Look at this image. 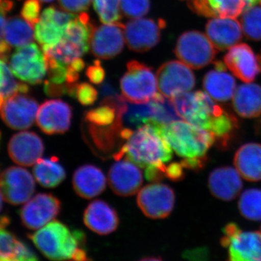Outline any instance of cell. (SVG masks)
Masks as SVG:
<instances>
[{"mask_svg":"<svg viewBox=\"0 0 261 261\" xmlns=\"http://www.w3.org/2000/svg\"><path fill=\"white\" fill-rule=\"evenodd\" d=\"M3 105H4V96L0 92V110L3 108Z\"/></svg>","mask_w":261,"mask_h":261,"instance_id":"obj_52","label":"cell"},{"mask_svg":"<svg viewBox=\"0 0 261 261\" xmlns=\"http://www.w3.org/2000/svg\"><path fill=\"white\" fill-rule=\"evenodd\" d=\"M1 2H2V0H0V3H1Z\"/></svg>","mask_w":261,"mask_h":261,"instance_id":"obj_58","label":"cell"},{"mask_svg":"<svg viewBox=\"0 0 261 261\" xmlns=\"http://www.w3.org/2000/svg\"><path fill=\"white\" fill-rule=\"evenodd\" d=\"M126 67V72L120 82L122 96L135 104L150 102L159 94L153 70L137 61L128 62Z\"/></svg>","mask_w":261,"mask_h":261,"instance_id":"obj_6","label":"cell"},{"mask_svg":"<svg viewBox=\"0 0 261 261\" xmlns=\"http://www.w3.org/2000/svg\"><path fill=\"white\" fill-rule=\"evenodd\" d=\"M72 85L73 84L67 83L65 84H53L47 80L44 82V91L47 96L51 97H61L65 94L69 95Z\"/></svg>","mask_w":261,"mask_h":261,"instance_id":"obj_42","label":"cell"},{"mask_svg":"<svg viewBox=\"0 0 261 261\" xmlns=\"http://www.w3.org/2000/svg\"><path fill=\"white\" fill-rule=\"evenodd\" d=\"M203 87L213 99L226 102L233 97L236 91V82L226 69L211 70L203 79Z\"/></svg>","mask_w":261,"mask_h":261,"instance_id":"obj_29","label":"cell"},{"mask_svg":"<svg viewBox=\"0 0 261 261\" xmlns=\"http://www.w3.org/2000/svg\"><path fill=\"white\" fill-rule=\"evenodd\" d=\"M138 261H164V260H163V259L160 257L151 256V257H143V258L140 259V260H138Z\"/></svg>","mask_w":261,"mask_h":261,"instance_id":"obj_50","label":"cell"},{"mask_svg":"<svg viewBox=\"0 0 261 261\" xmlns=\"http://www.w3.org/2000/svg\"><path fill=\"white\" fill-rule=\"evenodd\" d=\"M260 232H261V227H260Z\"/></svg>","mask_w":261,"mask_h":261,"instance_id":"obj_59","label":"cell"},{"mask_svg":"<svg viewBox=\"0 0 261 261\" xmlns=\"http://www.w3.org/2000/svg\"><path fill=\"white\" fill-rule=\"evenodd\" d=\"M171 99L180 118L210 132L221 147H227L239 128L238 118L232 113L202 91L185 92Z\"/></svg>","mask_w":261,"mask_h":261,"instance_id":"obj_1","label":"cell"},{"mask_svg":"<svg viewBox=\"0 0 261 261\" xmlns=\"http://www.w3.org/2000/svg\"><path fill=\"white\" fill-rule=\"evenodd\" d=\"M100 93L104 98L115 97V96L118 95L116 89L114 88L112 84L108 82H104L101 84Z\"/></svg>","mask_w":261,"mask_h":261,"instance_id":"obj_48","label":"cell"},{"mask_svg":"<svg viewBox=\"0 0 261 261\" xmlns=\"http://www.w3.org/2000/svg\"><path fill=\"white\" fill-rule=\"evenodd\" d=\"M159 125L157 122L150 121L137 127L119 150L113 154V159L119 161L126 157L141 168L156 166L165 173L166 163L172 159V149L161 135Z\"/></svg>","mask_w":261,"mask_h":261,"instance_id":"obj_3","label":"cell"},{"mask_svg":"<svg viewBox=\"0 0 261 261\" xmlns=\"http://www.w3.org/2000/svg\"><path fill=\"white\" fill-rule=\"evenodd\" d=\"M38 102L27 94L7 98L0 110V117L13 130H25L33 126L38 112Z\"/></svg>","mask_w":261,"mask_h":261,"instance_id":"obj_16","label":"cell"},{"mask_svg":"<svg viewBox=\"0 0 261 261\" xmlns=\"http://www.w3.org/2000/svg\"><path fill=\"white\" fill-rule=\"evenodd\" d=\"M84 224L99 235H108L116 231L120 219L114 207L108 202L96 200L91 202L84 213Z\"/></svg>","mask_w":261,"mask_h":261,"instance_id":"obj_22","label":"cell"},{"mask_svg":"<svg viewBox=\"0 0 261 261\" xmlns=\"http://www.w3.org/2000/svg\"><path fill=\"white\" fill-rule=\"evenodd\" d=\"M10 68L17 78L32 85L42 83L47 72L44 53L34 43L18 47L10 57Z\"/></svg>","mask_w":261,"mask_h":261,"instance_id":"obj_9","label":"cell"},{"mask_svg":"<svg viewBox=\"0 0 261 261\" xmlns=\"http://www.w3.org/2000/svg\"><path fill=\"white\" fill-rule=\"evenodd\" d=\"M242 27L248 39L261 40V7H250L245 10L241 18Z\"/></svg>","mask_w":261,"mask_h":261,"instance_id":"obj_35","label":"cell"},{"mask_svg":"<svg viewBox=\"0 0 261 261\" xmlns=\"http://www.w3.org/2000/svg\"><path fill=\"white\" fill-rule=\"evenodd\" d=\"M15 261H39V259L28 245L20 240Z\"/></svg>","mask_w":261,"mask_h":261,"instance_id":"obj_45","label":"cell"},{"mask_svg":"<svg viewBox=\"0 0 261 261\" xmlns=\"http://www.w3.org/2000/svg\"><path fill=\"white\" fill-rule=\"evenodd\" d=\"M260 0H245V4H246V8H250V7L254 6L258 3ZM245 8V9H246Z\"/></svg>","mask_w":261,"mask_h":261,"instance_id":"obj_51","label":"cell"},{"mask_svg":"<svg viewBox=\"0 0 261 261\" xmlns=\"http://www.w3.org/2000/svg\"><path fill=\"white\" fill-rule=\"evenodd\" d=\"M145 177L147 181L159 183L165 177L164 171L156 166H149L145 168Z\"/></svg>","mask_w":261,"mask_h":261,"instance_id":"obj_47","label":"cell"},{"mask_svg":"<svg viewBox=\"0 0 261 261\" xmlns=\"http://www.w3.org/2000/svg\"><path fill=\"white\" fill-rule=\"evenodd\" d=\"M160 94L172 99L178 94L190 92L195 85V78L190 67L182 62L163 63L157 71Z\"/></svg>","mask_w":261,"mask_h":261,"instance_id":"obj_11","label":"cell"},{"mask_svg":"<svg viewBox=\"0 0 261 261\" xmlns=\"http://www.w3.org/2000/svg\"><path fill=\"white\" fill-rule=\"evenodd\" d=\"M120 2L121 0H93L94 10L102 23H118L121 18Z\"/></svg>","mask_w":261,"mask_h":261,"instance_id":"obj_36","label":"cell"},{"mask_svg":"<svg viewBox=\"0 0 261 261\" xmlns=\"http://www.w3.org/2000/svg\"><path fill=\"white\" fill-rule=\"evenodd\" d=\"M20 240L13 233L0 230V261H15Z\"/></svg>","mask_w":261,"mask_h":261,"instance_id":"obj_37","label":"cell"},{"mask_svg":"<svg viewBox=\"0 0 261 261\" xmlns=\"http://www.w3.org/2000/svg\"><path fill=\"white\" fill-rule=\"evenodd\" d=\"M159 129L171 149L183 159L181 163L184 168L197 171L204 167L207 151L216 142L212 134L180 120L160 124Z\"/></svg>","mask_w":261,"mask_h":261,"instance_id":"obj_4","label":"cell"},{"mask_svg":"<svg viewBox=\"0 0 261 261\" xmlns=\"http://www.w3.org/2000/svg\"><path fill=\"white\" fill-rule=\"evenodd\" d=\"M28 237L49 260H91L86 249L87 237L84 231L71 230L61 221H51Z\"/></svg>","mask_w":261,"mask_h":261,"instance_id":"obj_2","label":"cell"},{"mask_svg":"<svg viewBox=\"0 0 261 261\" xmlns=\"http://www.w3.org/2000/svg\"><path fill=\"white\" fill-rule=\"evenodd\" d=\"M154 116L153 101L142 104H135L127 101V107L123 119L132 126L140 127L153 120Z\"/></svg>","mask_w":261,"mask_h":261,"instance_id":"obj_33","label":"cell"},{"mask_svg":"<svg viewBox=\"0 0 261 261\" xmlns=\"http://www.w3.org/2000/svg\"><path fill=\"white\" fill-rule=\"evenodd\" d=\"M10 224V219L6 216H0V230L3 229Z\"/></svg>","mask_w":261,"mask_h":261,"instance_id":"obj_49","label":"cell"},{"mask_svg":"<svg viewBox=\"0 0 261 261\" xmlns=\"http://www.w3.org/2000/svg\"><path fill=\"white\" fill-rule=\"evenodd\" d=\"M166 27L162 19L139 18L125 25V39L132 51L142 53L155 47L161 39V30Z\"/></svg>","mask_w":261,"mask_h":261,"instance_id":"obj_15","label":"cell"},{"mask_svg":"<svg viewBox=\"0 0 261 261\" xmlns=\"http://www.w3.org/2000/svg\"><path fill=\"white\" fill-rule=\"evenodd\" d=\"M121 10L128 18H141L150 9L149 0H121Z\"/></svg>","mask_w":261,"mask_h":261,"instance_id":"obj_38","label":"cell"},{"mask_svg":"<svg viewBox=\"0 0 261 261\" xmlns=\"http://www.w3.org/2000/svg\"><path fill=\"white\" fill-rule=\"evenodd\" d=\"M221 245L228 249L226 261H261V232L243 231L229 223L223 229Z\"/></svg>","mask_w":261,"mask_h":261,"instance_id":"obj_7","label":"cell"},{"mask_svg":"<svg viewBox=\"0 0 261 261\" xmlns=\"http://www.w3.org/2000/svg\"><path fill=\"white\" fill-rule=\"evenodd\" d=\"M39 1L44 2V3H49V2L53 1V0H39Z\"/></svg>","mask_w":261,"mask_h":261,"instance_id":"obj_54","label":"cell"},{"mask_svg":"<svg viewBox=\"0 0 261 261\" xmlns=\"http://www.w3.org/2000/svg\"><path fill=\"white\" fill-rule=\"evenodd\" d=\"M259 61H260V65H261V53H260V58H259Z\"/></svg>","mask_w":261,"mask_h":261,"instance_id":"obj_55","label":"cell"},{"mask_svg":"<svg viewBox=\"0 0 261 261\" xmlns=\"http://www.w3.org/2000/svg\"><path fill=\"white\" fill-rule=\"evenodd\" d=\"M184 168L181 162L172 163L166 166L165 171V176L169 178L171 181H178L185 177Z\"/></svg>","mask_w":261,"mask_h":261,"instance_id":"obj_46","label":"cell"},{"mask_svg":"<svg viewBox=\"0 0 261 261\" xmlns=\"http://www.w3.org/2000/svg\"><path fill=\"white\" fill-rule=\"evenodd\" d=\"M86 74L92 83L101 84L104 82L106 71L101 65L100 61L97 60L94 62L93 65L88 67Z\"/></svg>","mask_w":261,"mask_h":261,"instance_id":"obj_43","label":"cell"},{"mask_svg":"<svg viewBox=\"0 0 261 261\" xmlns=\"http://www.w3.org/2000/svg\"><path fill=\"white\" fill-rule=\"evenodd\" d=\"M108 182L116 195L129 197L139 192L143 178L140 168L135 163L127 159L119 160L110 168Z\"/></svg>","mask_w":261,"mask_h":261,"instance_id":"obj_19","label":"cell"},{"mask_svg":"<svg viewBox=\"0 0 261 261\" xmlns=\"http://www.w3.org/2000/svg\"><path fill=\"white\" fill-rule=\"evenodd\" d=\"M233 108L242 118H256L261 114V87L256 84L239 86L233 97Z\"/></svg>","mask_w":261,"mask_h":261,"instance_id":"obj_28","label":"cell"},{"mask_svg":"<svg viewBox=\"0 0 261 261\" xmlns=\"http://www.w3.org/2000/svg\"><path fill=\"white\" fill-rule=\"evenodd\" d=\"M67 261H75V260H67Z\"/></svg>","mask_w":261,"mask_h":261,"instance_id":"obj_57","label":"cell"},{"mask_svg":"<svg viewBox=\"0 0 261 261\" xmlns=\"http://www.w3.org/2000/svg\"><path fill=\"white\" fill-rule=\"evenodd\" d=\"M73 187L75 193L84 199H92L102 194L106 188V177L100 168L94 165H84L73 173Z\"/></svg>","mask_w":261,"mask_h":261,"instance_id":"obj_25","label":"cell"},{"mask_svg":"<svg viewBox=\"0 0 261 261\" xmlns=\"http://www.w3.org/2000/svg\"><path fill=\"white\" fill-rule=\"evenodd\" d=\"M125 25L121 23H106L93 27L91 35L92 51L99 59H112L124 47Z\"/></svg>","mask_w":261,"mask_h":261,"instance_id":"obj_17","label":"cell"},{"mask_svg":"<svg viewBox=\"0 0 261 261\" xmlns=\"http://www.w3.org/2000/svg\"><path fill=\"white\" fill-rule=\"evenodd\" d=\"M33 172L38 183L45 188H55L66 178L65 168L56 156L38 160Z\"/></svg>","mask_w":261,"mask_h":261,"instance_id":"obj_30","label":"cell"},{"mask_svg":"<svg viewBox=\"0 0 261 261\" xmlns=\"http://www.w3.org/2000/svg\"><path fill=\"white\" fill-rule=\"evenodd\" d=\"M76 15L62 11L56 7H49L43 11L36 24L35 38L44 48L51 47L61 42L68 25Z\"/></svg>","mask_w":261,"mask_h":261,"instance_id":"obj_14","label":"cell"},{"mask_svg":"<svg viewBox=\"0 0 261 261\" xmlns=\"http://www.w3.org/2000/svg\"><path fill=\"white\" fill-rule=\"evenodd\" d=\"M225 65L239 80L250 83L260 71V65L251 47L246 44H237L224 57Z\"/></svg>","mask_w":261,"mask_h":261,"instance_id":"obj_21","label":"cell"},{"mask_svg":"<svg viewBox=\"0 0 261 261\" xmlns=\"http://www.w3.org/2000/svg\"><path fill=\"white\" fill-rule=\"evenodd\" d=\"M41 4L39 0H27L21 10V15L24 20L34 25L40 18Z\"/></svg>","mask_w":261,"mask_h":261,"instance_id":"obj_40","label":"cell"},{"mask_svg":"<svg viewBox=\"0 0 261 261\" xmlns=\"http://www.w3.org/2000/svg\"><path fill=\"white\" fill-rule=\"evenodd\" d=\"M12 0H3L0 3V45L5 42V30L6 27L7 13L11 11L13 8Z\"/></svg>","mask_w":261,"mask_h":261,"instance_id":"obj_44","label":"cell"},{"mask_svg":"<svg viewBox=\"0 0 261 261\" xmlns=\"http://www.w3.org/2000/svg\"><path fill=\"white\" fill-rule=\"evenodd\" d=\"M93 27L89 15L81 13L70 22L61 42L54 47L42 49L44 57L68 66L88 51Z\"/></svg>","mask_w":261,"mask_h":261,"instance_id":"obj_5","label":"cell"},{"mask_svg":"<svg viewBox=\"0 0 261 261\" xmlns=\"http://www.w3.org/2000/svg\"><path fill=\"white\" fill-rule=\"evenodd\" d=\"M235 166L239 173L249 181L261 180V145L247 143L238 149L234 155Z\"/></svg>","mask_w":261,"mask_h":261,"instance_id":"obj_27","label":"cell"},{"mask_svg":"<svg viewBox=\"0 0 261 261\" xmlns=\"http://www.w3.org/2000/svg\"><path fill=\"white\" fill-rule=\"evenodd\" d=\"M72 117V108L68 103L51 99L42 103L38 110L37 124L46 135H63L69 130Z\"/></svg>","mask_w":261,"mask_h":261,"instance_id":"obj_18","label":"cell"},{"mask_svg":"<svg viewBox=\"0 0 261 261\" xmlns=\"http://www.w3.org/2000/svg\"><path fill=\"white\" fill-rule=\"evenodd\" d=\"M207 37L219 50L233 47L242 39V25L233 18L211 19L206 25Z\"/></svg>","mask_w":261,"mask_h":261,"instance_id":"obj_23","label":"cell"},{"mask_svg":"<svg viewBox=\"0 0 261 261\" xmlns=\"http://www.w3.org/2000/svg\"><path fill=\"white\" fill-rule=\"evenodd\" d=\"M62 9L72 13H84L89 9L91 0H59Z\"/></svg>","mask_w":261,"mask_h":261,"instance_id":"obj_41","label":"cell"},{"mask_svg":"<svg viewBox=\"0 0 261 261\" xmlns=\"http://www.w3.org/2000/svg\"><path fill=\"white\" fill-rule=\"evenodd\" d=\"M175 55L193 69H200L214 61L217 51L205 34L197 31L182 34L178 39Z\"/></svg>","mask_w":261,"mask_h":261,"instance_id":"obj_8","label":"cell"},{"mask_svg":"<svg viewBox=\"0 0 261 261\" xmlns=\"http://www.w3.org/2000/svg\"><path fill=\"white\" fill-rule=\"evenodd\" d=\"M176 196L171 187L160 183L147 185L139 192L137 202L144 215L152 219H163L171 215Z\"/></svg>","mask_w":261,"mask_h":261,"instance_id":"obj_10","label":"cell"},{"mask_svg":"<svg viewBox=\"0 0 261 261\" xmlns=\"http://www.w3.org/2000/svg\"><path fill=\"white\" fill-rule=\"evenodd\" d=\"M2 208H3V195L0 193V211H1Z\"/></svg>","mask_w":261,"mask_h":261,"instance_id":"obj_53","label":"cell"},{"mask_svg":"<svg viewBox=\"0 0 261 261\" xmlns=\"http://www.w3.org/2000/svg\"><path fill=\"white\" fill-rule=\"evenodd\" d=\"M84 106H92L98 98L97 89L88 83L75 84L72 97Z\"/></svg>","mask_w":261,"mask_h":261,"instance_id":"obj_39","label":"cell"},{"mask_svg":"<svg viewBox=\"0 0 261 261\" xmlns=\"http://www.w3.org/2000/svg\"><path fill=\"white\" fill-rule=\"evenodd\" d=\"M61 211V202L56 196L41 193L20 209L22 224L29 229L37 230L44 227L56 219Z\"/></svg>","mask_w":261,"mask_h":261,"instance_id":"obj_13","label":"cell"},{"mask_svg":"<svg viewBox=\"0 0 261 261\" xmlns=\"http://www.w3.org/2000/svg\"><path fill=\"white\" fill-rule=\"evenodd\" d=\"M29 87L15 80L13 73L4 60L0 58V92L4 97H9L16 94H27Z\"/></svg>","mask_w":261,"mask_h":261,"instance_id":"obj_34","label":"cell"},{"mask_svg":"<svg viewBox=\"0 0 261 261\" xmlns=\"http://www.w3.org/2000/svg\"><path fill=\"white\" fill-rule=\"evenodd\" d=\"M239 211L245 219L261 221V190L249 189L240 196Z\"/></svg>","mask_w":261,"mask_h":261,"instance_id":"obj_32","label":"cell"},{"mask_svg":"<svg viewBox=\"0 0 261 261\" xmlns=\"http://www.w3.org/2000/svg\"><path fill=\"white\" fill-rule=\"evenodd\" d=\"M35 190L34 178L25 168L12 166L0 175V193L11 205L25 203L30 200Z\"/></svg>","mask_w":261,"mask_h":261,"instance_id":"obj_12","label":"cell"},{"mask_svg":"<svg viewBox=\"0 0 261 261\" xmlns=\"http://www.w3.org/2000/svg\"><path fill=\"white\" fill-rule=\"evenodd\" d=\"M1 136H2V134H1V132H0V140H1Z\"/></svg>","mask_w":261,"mask_h":261,"instance_id":"obj_56","label":"cell"},{"mask_svg":"<svg viewBox=\"0 0 261 261\" xmlns=\"http://www.w3.org/2000/svg\"><path fill=\"white\" fill-rule=\"evenodd\" d=\"M192 11L208 18H235L246 8L245 0H189Z\"/></svg>","mask_w":261,"mask_h":261,"instance_id":"obj_26","label":"cell"},{"mask_svg":"<svg viewBox=\"0 0 261 261\" xmlns=\"http://www.w3.org/2000/svg\"><path fill=\"white\" fill-rule=\"evenodd\" d=\"M209 190L214 197L224 201L236 198L243 188L240 174L231 167L216 168L208 178Z\"/></svg>","mask_w":261,"mask_h":261,"instance_id":"obj_24","label":"cell"},{"mask_svg":"<svg viewBox=\"0 0 261 261\" xmlns=\"http://www.w3.org/2000/svg\"><path fill=\"white\" fill-rule=\"evenodd\" d=\"M44 145L41 137L32 132L15 134L8 143V154L16 164L32 166L42 159Z\"/></svg>","mask_w":261,"mask_h":261,"instance_id":"obj_20","label":"cell"},{"mask_svg":"<svg viewBox=\"0 0 261 261\" xmlns=\"http://www.w3.org/2000/svg\"><path fill=\"white\" fill-rule=\"evenodd\" d=\"M34 39L33 25L27 20L15 16L8 20L5 27V40L10 47H20Z\"/></svg>","mask_w":261,"mask_h":261,"instance_id":"obj_31","label":"cell"}]
</instances>
